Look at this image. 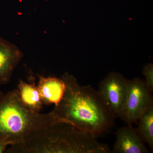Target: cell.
I'll list each match as a JSON object with an SVG mask.
<instances>
[{
  "mask_svg": "<svg viewBox=\"0 0 153 153\" xmlns=\"http://www.w3.org/2000/svg\"><path fill=\"white\" fill-rule=\"evenodd\" d=\"M62 78L66 84L65 92L51 111L60 122L71 124L96 137L110 130L115 118L97 91L91 85H80L67 72Z\"/></svg>",
  "mask_w": 153,
  "mask_h": 153,
  "instance_id": "obj_1",
  "label": "cell"
},
{
  "mask_svg": "<svg viewBox=\"0 0 153 153\" xmlns=\"http://www.w3.org/2000/svg\"><path fill=\"white\" fill-rule=\"evenodd\" d=\"M96 137L69 124L59 123L31 133L10 145L7 153H108Z\"/></svg>",
  "mask_w": 153,
  "mask_h": 153,
  "instance_id": "obj_2",
  "label": "cell"
},
{
  "mask_svg": "<svg viewBox=\"0 0 153 153\" xmlns=\"http://www.w3.org/2000/svg\"><path fill=\"white\" fill-rule=\"evenodd\" d=\"M59 123L52 111L41 114L27 108L21 101L18 89L4 94L0 98V140L10 145L33 132Z\"/></svg>",
  "mask_w": 153,
  "mask_h": 153,
  "instance_id": "obj_3",
  "label": "cell"
},
{
  "mask_svg": "<svg viewBox=\"0 0 153 153\" xmlns=\"http://www.w3.org/2000/svg\"><path fill=\"white\" fill-rule=\"evenodd\" d=\"M152 93L140 78L128 80L126 98L120 118L128 125L137 124L141 115L153 104Z\"/></svg>",
  "mask_w": 153,
  "mask_h": 153,
  "instance_id": "obj_4",
  "label": "cell"
},
{
  "mask_svg": "<svg viewBox=\"0 0 153 153\" xmlns=\"http://www.w3.org/2000/svg\"><path fill=\"white\" fill-rule=\"evenodd\" d=\"M128 79L121 74L112 72L99 83L97 91L102 100L113 117H120L125 103Z\"/></svg>",
  "mask_w": 153,
  "mask_h": 153,
  "instance_id": "obj_5",
  "label": "cell"
},
{
  "mask_svg": "<svg viewBox=\"0 0 153 153\" xmlns=\"http://www.w3.org/2000/svg\"><path fill=\"white\" fill-rule=\"evenodd\" d=\"M24 54L15 44L0 37V86L10 81Z\"/></svg>",
  "mask_w": 153,
  "mask_h": 153,
  "instance_id": "obj_6",
  "label": "cell"
},
{
  "mask_svg": "<svg viewBox=\"0 0 153 153\" xmlns=\"http://www.w3.org/2000/svg\"><path fill=\"white\" fill-rule=\"evenodd\" d=\"M145 143L135 129L132 126L128 125L118 129L116 140L111 153H149Z\"/></svg>",
  "mask_w": 153,
  "mask_h": 153,
  "instance_id": "obj_7",
  "label": "cell"
},
{
  "mask_svg": "<svg viewBox=\"0 0 153 153\" xmlns=\"http://www.w3.org/2000/svg\"><path fill=\"white\" fill-rule=\"evenodd\" d=\"M38 86L44 105H57L63 97L66 84L62 78L38 75Z\"/></svg>",
  "mask_w": 153,
  "mask_h": 153,
  "instance_id": "obj_8",
  "label": "cell"
},
{
  "mask_svg": "<svg viewBox=\"0 0 153 153\" xmlns=\"http://www.w3.org/2000/svg\"><path fill=\"white\" fill-rule=\"evenodd\" d=\"M30 80V83L22 80L19 81L18 89L20 99L23 105L30 111L40 112L43 108L44 102L33 76H31Z\"/></svg>",
  "mask_w": 153,
  "mask_h": 153,
  "instance_id": "obj_9",
  "label": "cell"
},
{
  "mask_svg": "<svg viewBox=\"0 0 153 153\" xmlns=\"http://www.w3.org/2000/svg\"><path fill=\"white\" fill-rule=\"evenodd\" d=\"M135 128L137 132L144 142L153 150V104L140 117Z\"/></svg>",
  "mask_w": 153,
  "mask_h": 153,
  "instance_id": "obj_10",
  "label": "cell"
},
{
  "mask_svg": "<svg viewBox=\"0 0 153 153\" xmlns=\"http://www.w3.org/2000/svg\"><path fill=\"white\" fill-rule=\"evenodd\" d=\"M143 73L145 76V84L151 92L153 91V63H148L144 66Z\"/></svg>",
  "mask_w": 153,
  "mask_h": 153,
  "instance_id": "obj_11",
  "label": "cell"
},
{
  "mask_svg": "<svg viewBox=\"0 0 153 153\" xmlns=\"http://www.w3.org/2000/svg\"><path fill=\"white\" fill-rule=\"evenodd\" d=\"M10 145L8 143L0 140V153L5 152L8 146H9Z\"/></svg>",
  "mask_w": 153,
  "mask_h": 153,
  "instance_id": "obj_12",
  "label": "cell"
},
{
  "mask_svg": "<svg viewBox=\"0 0 153 153\" xmlns=\"http://www.w3.org/2000/svg\"><path fill=\"white\" fill-rule=\"evenodd\" d=\"M3 94H4V93H3L2 91L0 90V98L2 96Z\"/></svg>",
  "mask_w": 153,
  "mask_h": 153,
  "instance_id": "obj_13",
  "label": "cell"
}]
</instances>
